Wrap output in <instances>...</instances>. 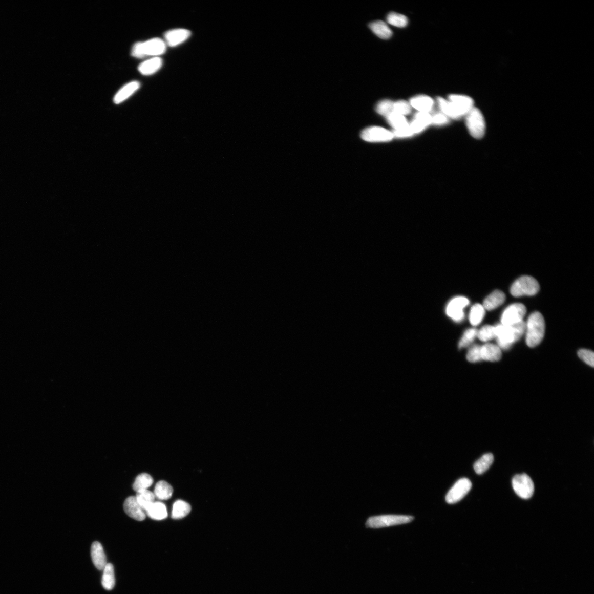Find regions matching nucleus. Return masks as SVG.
Here are the masks:
<instances>
[{
	"mask_svg": "<svg viewBox=\"0 0 594 594\" xmlns=\"http://www.w3.org/2000/svg\"><path fill=\"white\" fill-rule=\"evenodd\" d=\"M495 338L498 346L502 350H507L514 343L521 339L525 333L526 322L522 321L512 326L498 324L495 326Z\"/></svg>",
	"mask_w": 594,
	"mask_h": 594,
	"instance_id": "nucleus-1",
	"label": "nucleus"
},
{
	"mask_svg": "<svg viewBox=\"0 0 594 594\" xmlns=\"http://www.w3.org/2000/svg\"><path fill=\"white\" fill-rule=\"evenodd\" d=\"M545 330V323L542 314L532 313L526 323V343L529 347L537 346L542 341Z\"/></svg>",
	"mask_w": 594,
	"mask_h": 594,
	"instance_id": "nucleus-2",
	"label": "nucleus"
},
{
	"mask_svg": "<svg viewBox=\"0 0 594 594\" xmlns=\"http://www.w3.org/2000/svg\"><path fill=\"white\" fill-rule=\"evenodd\" d=\"M167 45L160 38H153L144 42L135 43L132 49L131 54L135 58L146 57H158L166 52Z\"/></svg>",
	"mask_w": 594,
	"mask_h": 594,
	"instance_id": "nucleus-3",
	"label": "nucleus"
},
{
	"mask_svg": "<svg viewBox=\"0 0 594 594\" xmlns=\"http://www.w3.org/2000/svg\"><path fill=\"white\" fill-rule=\"evenodd\" d=\"M465 123L472 137L481 139L486 133V122L482 112L476 107L465 116Z\"/></svg>",
	"mask_w": 594,
	"mask_h": 594,
	"instance_id": "nucleus-4",
	"label": "nucleus"
},
{
	"mask_svg": "<svg viewBox=\"0 0 594 594\" xmlns=\"http://www.w3.org/2000/svg\"><path fill=\"white\" fill-rule=\"evenodd\" d=\"M540 285L535 278L523 276L518 279L511 286L510 292L515 297L536 295L539 292Z\"/></svg>",
	"mask_w": 594,
	"mask_h": 594,
	"instance_id": "nucleus-5",
	"label": "nucleus"
},
{
	"mask_svg": "<svg viewBox=\"0 0 594 594\" xmlns=\"http://www.w3.org/2000/svg\"><path fill=\"white\" fill-rule=\"evenodd\" d=\"M414 517L409 516L385 515L372 517L368 519L366 525L371 528H380L411 522Z\"/></svg>",
	"mask_w": 594,
	"mask_h": 594,
	"instance_id": "nucleus-6",
	"label": "nucleus"
},
{
	"mask_svg": "<svg viewBox=\"0 0 594 594\" xmlns=\"http://www.w3.org/2000/svg\"><path fill=\"white\" fill-rule=\"evenodd\" d=\"M514 490L522 499L527 500L531 498L535 492V485L529 476L523 473L515 476L512 481Z\"/></svg>",
	"mask_w": 594,
	"mask_h": 594,
	"instance_id": "nucleus-7",
	"label": "nucleus"
},
{
	"mask_svg": "<svg viewBox=\"0 0 594 594\" xmlns=\"http://www.w3.org/2000/svg\"><path fill=\"white\" fill-rule=\"evenodd\" d=\"M526 308L522 303H514L508 306L503 312L501 324L512 326L521 322L526 314Z\"/></svg>",
	"mask_w": 594,
	"mask_h": 594,
	"instance_id": "nucleus-8",
	"label": "nucleus"
},
{
	"mask_svg": "<svg viewBox=\"0 0 594 594\" xmlns=\"http://www.w3.org/2000/svg\"><path fill=\"white\" fill-rule=\"evenodd\" d=\"M361 138L367 142H382L393 140L394 135L393 132L384 128L373 126L364 129L361 133Z\"/></svg>",
	"mask_w": 594,
	"mask_h": 594,
	"instance_id": "nucleus-9",
	"label": "nucleus"
},
{
	"mask_svg": "<svg viewBox=\"0 0 594 594\" xmlns=\"http://www.w3.org/2000/svg\"><path fill=\"white\" fill-rule=\"evenodd\" d=\"M472 483L467 478H462L457 481L450 488L446 496V501L449 504H454L464 498L471 489Z\"/></svg>",
	"mask_w": 594,
	"mask_h": 594,
	"instance_id": "nucleus-10",
	"label": "nucleus"
},
{
	"mask_svg": "<svg viewBox=\"0 0 594 594\" xmlns=\"http://www.w3.org/2000/svg\"><path fill=\"white\" fill-rule=\"evenodd\" d=\"M469 303V300L464 297H457L451 300L446 308V314L448 317L456 322H460L464 318V308Z\"/></svg>",
	"mask_w": 594,
	"mask_h": 594,
	"instance_id": "nucleus-11",
	"label": "nucleus"
},
{
	"mask_svg": "<svg viewBox=\"0 0 594 594\" xmlns=\"http://www.w3.org/2000/svg\"><path fill=\"white\" fill-rule=\"evenodd\" d=\"M448 99V101L453 104L461 118L467 115L475 107L473 100L468 96L453 94L449 96Z\"/></svg>",
	"mask_w": 594,
	"mask_h": 594,
	"instance_id": "nucleus-12",
	"label": "nucleus"
},
{
	"mask_svg": "<svg viewBox=\"0 0 594 594\" xmlns=\"http://www.w3.org/2000/svg\"><path fill=\"white\" fill-rule=\"evenodd\" d=\"M191 35V32L186 29H172L165 33V42L169 47H175L186 42Z\"/></svg>",
	"mask_w": 594,
	"mask_h": 594,
	"instance_id": "nucleus-13",
	"label": "nucleus"
},
{
	"mask_svg": "<svg viewBox=\"0 0 594 594\" xmlns=\"http://www.w3.org/2000/svg\"><path fill=\"white\" fill-rule=\"evenodd\" d=\"M124 509L126 514L135 520L142 521L146 519L145 511L139 506L134 496H130L126 500Z\"/></svg>",
	"mask_w": 594,
	"mask_h": 594,
	"instance_id": "nucleus-14",
	"label": "nucleus"
},
{
	"mask_svg": "<svg viewBox=\"0 0 594 594\" xmlns=\"http://www.w3.org/2000/svg\"><path fill=\"white\" fill-rule=\"evenodd\" d=\"M91 556L95 567L97 569L103 570L107 565V558L103 546L97 541H95L92 545Z\"/></svg>",
	"mask_w": 594,
	"mask_h": 594,
	"instance_id": "nucleus-15",
	"label": "nucleus"
},
{
	"mask_svg": "<svg viewBox=\"0 0 594 594\" xmlns=\"http://www.w3.org/2000/svg\"><path fill=\"white\" fill-rule=\"evenodd\" d=\"M140 83L138 81H132L126 84L118 90L114 96V101L116 104H119L132 96L139 89Z\"/></svg>",
	"mask_w": 594,
	"mask_h": 594,
	"instance_id": "nucleus-16",
	"label": "nucleus"
},
{
	"mask_svg": "<svg viewBox=\"0 0 594 594\" xmlns=\"http://www.w3.org/2000/svg\"><path fill=\"white\" fill-rule=\"evenodd\" d=\"M409 104L411 107L418 112L429 113L434 107V102L431 97L422 95L412 97Z\"/></svg>",
	"mask_w": 594,
	"mask_h": 594,
	"instance_id": "nucleus-17",
	"label": "nucleus"
},
{
	"mask_svg": "<svg viewBox=\"0 0 594 594\" xmlns=\"http://www.w3.org/2000/svg\"><path fill=\"white\" fill-rule=\"evenodd\" d=\"M481 356L482 360L497 362L501 358V350L498 345L486 343L481 346Z\"/></svg>",
	"mask_w": 594,
	"mask_h": 594,
	"instance_id": "nucleus-18",
	"label": "nucleus"
},
{
	"mask_svg": "<svg viewBox=\"0 0 594 594\" xmlns=\"http://www.w3.org/2000/svg\"><path fill=\"white\" fill-rule=\"evenodd\" d=\"M162 66V60L159 57H152L138 66V71L145 76H150L159 71Z\"/></svg>",
	"mask_w": 594,
	"mask_h": 594,
	"instance_id": "nucleus-19",
	"label": "nucleus"
},
{
	"mask_svg": "<svg viewBox=\"0 0 594 594\" xmlns=\"http://www.w3.org/2000/svg\"><path fill=\"white\" fill-rule=\"evenodd\" d=\"M505 293L500 290H496L488 295L485 299L483 305L485 310L493 311L505 302Z\"/></svg>",
	"mask_w": 594,
	"mask_h": 594,
	"instance_id": "nucleus-20",
	"label": "nucleus"
},
{
	"mask_svg": "<svg viewBox=\"0 0 594 594\" xmlns=\"http://www.w3.org/2000/svg\"><path fill=\"white\" fill-rule=\"evenodd\" d=\"M146 513L153 520L160 521L168 517L166 506L160 502H154L146 510Z\"/></svg>",
	"mask_w": 594,
	"mask_h": 594,
	"instance_id": "nucleus-21",
	"label": "nucleus"
},
{
	"mask_svg": "<svg viewBox=\"0 0 594 594\" xmlns=\"http://www.w3.org/2000/svg\"><path fill=\"white\" fill-rule=\"evenodd\" d=\"M372 32L381 39H387L392 37L393 32L384 22L375 21L370 25Z\"/></svg>",
	"mask_w": 594,
	"mask_h": 594,
	"instance_id": "nucleus-22",
	"label": "nucleus"
},
{
	"mask_svg": "<svg viewBox=\"0 0 594 594\" xmlns=\"http://www.w3.org/2000/svg\"><path fill=\"white\" fill-rule=\"evenodd\" d=\"M102 578V585L105 589L111 590L114 588L115 578L114 566L111 563H107L104 568Z\"/></svg>",
	"mask_w": 594,
	"mask_h": 594,
	"instance_id": "nucleus-23",
	"label": "nucleus"
},
{
	"mask_svg": "<svg viewBox=\"0 0 594 594\" xmlns=\"http://www.w3.org/2000/svg\"><path fill=\"white\" fill-rule=\"evenodd\" d=\"M191 510V506L189 503L182 500H178L173 505L171 517L175 520L182 519L189 515Z\"/></svg>",
	"mask_w": 594,
	"mask_h": 594,
	"instance_id": "nucleus-24",
	"label": "nucleus"
},
{
	"mask_svg": "<svg viewBox=\"0 0 594 594\" xmlns=\"http://www.w3.org/2000/svg\"><path fill=\"white\" fill-rule=\"evenodd\" d=\"M172 487L165 481H160L155 487V498L160 500H167L171 498L173 494Z\"/></svg>",
	"mask_w": 594,
	"mask_h": 594,
	"instance_id": "nucleus-25",
	"label": "nucleus"
},
{
	"mask_svg": "<svg viewBox=\"0 0 594 594\" xmlns=\"http://www.w3.org/2000/svg\"><path fill=\"white\" fill-rule=\"evenodd\" d=\"M386 118L388 123L394 128V131L404 130L409 126V124L405 116L396 114V113L393 112Z\"/></svg>",
	"mask_w": 594,
	"mask_h": 594,
	"instance_id": "nucleus-26",
	"label": "nucleus"
},
{
	"mask_svg": "<svg viewBox=\"0 0 594 594\" xmlns=\"http://www.w3.org/2000/svg\"><path fill=\"white\" fill-rule=\"evenodd\" d=\"M494 461L492 454L483 455L474 464V469L477 475H481L490 467Z\"/></svg>",
	"mask_w": 594,
	"mask_h": 594,
	"instance_id": "nucleus-27",
	"label": "nucleus"
},
{
	"mask_svg": "<svg viewBox=\"0 0 594 594\" xmlns=\"http://www.w3.org/2000/svg\"><path fill=\"white\" fill-rule=\"evenodd\" d=\"M137 493L135 498L139 506L146 512V510L155 502V495L148 490H142Z\"/></svg>",
	"mask_w": 594,
	"mask_h": 594,
	"instance_id": "nucleus-28",
	"label": "nucleus"
},
{
	"mask_svg": "<svg viewBox=\"0 0 594 594\" xmlns=\"http://www.w3.org/2000/svg\"><path fill=\"white\" fill-rule=\"evenodd\" d=\"M485 314V310L483 305L476 304L470 310L469 320L473 326H477L483 321Z\"/></svg>",
	"mask_w": 594,
	"mask_h": 594,
	"instance_id": "nucleus-29",
	"label": "nucleus"
},
{
	"mask_svg": "<svg viewBox=\"0 0 594 594\" xmlns=\"http://www.w3.org/2000/svg\"><path fill=\"white\" fill-rule=\"evenodd\" d=\"M153 483V479L148 474L142 473L139 475L133 484V489L137 493L148 490V488L151 486Z\"/></svg>",
	"mask_w": 594,
	"mask_h": 594,
	"instance_id": "nucleus-30",
	"label": "nucleus"
},
{
	"mask_svg": "<svg viewBox=\"0 0 594 594\" xmlns=\"http://www.w3.org/2000/svg\"><path fill=\"white\" fill-rule=\"evenodd\" d=\"M438 102L440 108L442 112V114L446 115L447 117H450L453 119H459L461 118L453 104L449 101L440 97L438 98Z\"/></svg>",
	"mask_w": 594,
	"mask_h": 594,
	"instance_id": "nucleus-31",
	"label": "nucleus"
},
{
	"mask_svg": "<svg viewBox=\"0 0 594 594\" xmlns=\"http://www.w3.org/2000/svg\"><path fill=\"white\" fill-rule=\"evenodd\" d=\"M389 24L397 27H405L408 24V19L404 15L395 12L390 13L387 17Z\"/></svg>",
	"mask_w": 594,
	"mask_h": 594,
	"instance_id": "nucleus-32",
	"label": "nucleus"
},
{
	"mask_svg": "<svg viewBox=\"0 0 594 594\" xmlns=\"http://www.w3.org/2000/svg\"><path fill=\"white\" fill-rule=\"evenodd\" d=\"M394 104L392 100H383L377 104L376 111L380 115L386 117L394 112Z\"/></svg>",
	"mask_w": 594,
	"mask_h": 594,
	"instance_id": "nucleus-33",
	"label": "nucleus"
},
{
	"mask_svg": "<svg viewBox=\"0 0 594 594\" xmlns=\"http://www.w3.org/2000/svg\"><path fill=\"white\" fill-rule=\"evenodd\" d=\"M478 330L476 329H469L465 331L459 342V348L463 349L469 345L477 337Z\"/></svg>",
	"mask_w": 594,
	"mask_h": 594,
	"instance_id": "nucleus-34",
	"label": "nucleus"
},
{
	"mask_svg": "<svg viewBox=\"0 0 594 594\" xmlns=\"http://www.w3.org/2000/svg\"><path fill=\"white\" fill-rule=\"evenodd\" d=\"M477 337L483 342H487L495 338V326L485 325L478 331Z\"/></svg>",
	"mask_w": 594,
	"mask_h": 594,
	"instance_id": "nucleus-35",
	"label": "nucleus"
},
{
	"mask_svg": "<svg viewBox=\"0 0 594 594\" xmlns=\"http://www.w3.org/2000/svg\"><path fill=\"white\" fill-rule=\"evenodd\" d=\"M412 111V107L409 103L404 101H397L394 104V112L405 116L409 115Z\"/></svg>",
	"mask_w": 594,
	"mask_h": 594,
	"instance_id": "nucleus-36",
	"label": "nucleus"
},
{
	"mask_svg": "<svg viewBox=\"0 0 594 594\" xmlns=\"http://www.w3.org/2000/svg\"><path fill=\"white\" fill-rule=\"evenodd\" d=\"M467 358L469 362L472 363H476L482 360L481 356V346L479 345H473L467 353Z\"/></svg>",
	"mask_w": 594,
	"mask_h": 594,
	"instance_id": "nucleus-37",
	"label": "nucleus"
},
{
	"mask_svg": "<svg viewBox=\"0 0 594 594\" xmlns=\"http://www.w3.org/2000/svg\"><path fill=\"white\" fill-rule=\"evenodd\" d=\"M578 355L585 363L593 367L594 354L592 351L582 349L578 351Z\"/></svg>",
	"mask_w": 594,
	"mask_h": 594,
	"instance_id": "nucleus-38",
	"label": "nucleus"
},
{
	"mask_svg": "<svg viewBox=\"0 0 594 594\" xmlns=\"http://www.w3.org/2000/svg\"><path fill=\"white\" fill-rule=\"evenodd\" d=\"M415 119L426 127L432 124V116L429 113L418 112L415 115Z\"/></svg>",
	"mask_w": 594,
	"mask_h": 594,
	"instance_id": "nucleus-39",
	"label": "nucleus"
},
{
	"mask_svg": "<svg viewBox=\"0 0 594 594\" xmlns=\"http://www.w3.org/2000/svg\"><path fill=\"white\" fill-rule=\"evenodd\" d=\"M448 122V117L444 114L439 113V114H435L432 116V124L435 125H443L447 124Z\"/></svg>",
	"mask_w": 594,
	"mask_h": 594,
	"instance_id": "nucleus-40",
	"label": "nucleus"
},
{
	"mask_svg": "<svg viewBox=\"0 0 594 594\" xmlns=\"http://www.w3.org/2000/svg\"><path fill=\"white\" fill-rule=\"evenodd\" d=\"M409 128L413 134H415L423 131L426 127L414 118L409 124Z\"/></svg>",
	"mask_w": 594,
	"mask_h": 594,
	"instance_id": "nucleus-41",
	"label": "nucleus"
},
{
	"mask_svg": "<svg viewBox=\"0 0 594 594\" xmlns=\"http://www.w3.org/2000/svg\"><path fill=\"white\" fill-rule=\"evenodd\" d=\"M393 133L394 134V137H396L398 138L409 137L412 136L413 135V133L410 129L409 126V127L407 128V129L401 130L394 131Z\"/></svg>",
	"mask_w": 594,
	"mask_h": 594,
	"instance_id": "nucleus-42",
	"label": "nucleus"
}]
</instances>
